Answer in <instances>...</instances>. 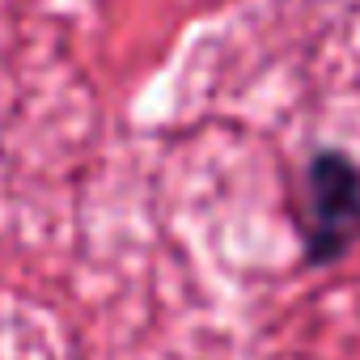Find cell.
I'll use <instances>...</instances> for the list:
<instances>
[{
    "instance_id": "cell-1",
    "label": "cell",
    "mask_w": 360,
    "mask_h": 360,
    "mask_svg": "<svg viewBox=\"0 0 360 360\" xmlns=\"http://www.w3.org/2000/svg\"><path fill=\"white\" fill-rule=\"evenodd\" d=\"M297 242L305 271H326L360 246V161L347 148L322 144L305 157Z\"/></svg>"
}]
</instances>
